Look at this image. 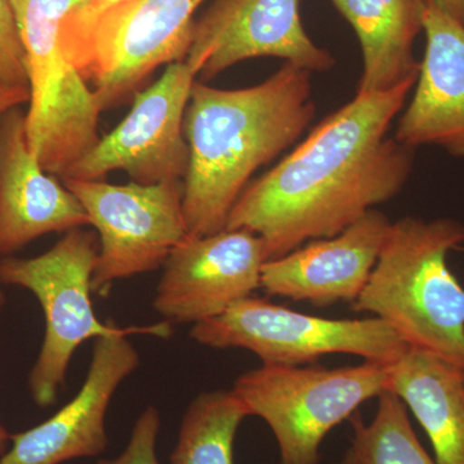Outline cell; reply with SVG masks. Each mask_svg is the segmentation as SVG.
Segmentation results:
<instances>
[{
	"instance_id": "1",
	"label": "cell",
	"mask_w": 464,
	"mask_h": 464,
	"mask_svg": "<svg viewBox=\"0 0 464 464\" xmlns=\"http://www.w3.org/2000/svg\"><path fill=\"white\" fill-rule=\"evenodd\" d=\"M417 79L386 92H356L246 186L226 228L257 234L270 261L306 241L335 237L393 199L413 170L414 149L389 137V130Z\"/></svg>"
},
{
	"instance_id": "2",
	"label": "cell",
	"mask_w": 464,
	"mask_h": 464,
	"mask_svg": "<svg viewBox=\"0 0 464 464\" xmlns=\"http://www.w3.org/2000/svg\"><path fill=\"white\" fill-rule=\"evenodd\" d=\"M314 118L311 72L293 63L240 90L195 81L183 123L190 150L182 200L188 235L225 230L250 177L297 141Z\"/></svg>"
},
{
	"instance_id": "3",
	"label": "cell",
	"mask_w": 464,
	"mask_h": 464,
	"mask_svg": "<svg viewBox=\"0 0 464 464\" xmlns=\"http://www.w3.org/2000/svg\"><path fill=\"white\" fill-rule=\"evenodd\" d=\"M463 244L457 219L392 222L353 310L380 317L409 347L464 368V286L448 265L449 253Z\"/></svg>"
},
{
	"instance_id": "4",
	"label": "cell",
	"mask_w": 464,
	"mask_h": 464,
	"mask_svg": "<svg viewBox=\"0 0 464 464\" xmlns=\"http://www.w3.org/2000/svg\"><path fill=\"white\" fill-rule=\"evenodd\" d=\"M9 3L25 57L27 141L43 169L63 179L101 139L99 101L63 48V21L76 0Z\"/></svg>"
},
{
	"instance_id": "5",
	"label": "cell",
	"mask_w": 464,
	"mask_h": 464,
	"mask_svg": "<svg viewBox=\"0 0 464 464\" xmlns=\"http://www.w3.org/2000/svg\"><path fill=\"white\" fill-rule=\"evenodd\" d=\"M387 365L343 368L264 365L244 372L232 391L250 415L264 420L279 448V464H319L334 427L386 390Z\"/></svg>"
},
{
	"instance_id": "6",
	"label": "cell",
	"mask_w": 464,
	"mask_h": 464,
	"mask_svg": "<svg viewBox=\"0 0 464 464\" xmlns=\"http://www.w3.org/2000/svg\"><path fill=\"white\" fill-rule=\"evenodd\" d=\"M99 250L96 235L75 228L35 257L0 258V283L32 292L44 314V340L29 374L30 395L42 408L56 401L81 344L128 329L103 324L94 314L92 293Z\"/></svg>"
},
{
	"instance_id": "7",
	"label": "cell",
	"mask_w": 464,
	"mask_h": 464,
	"mask_svg": "<svg viewBox=\"0 0 464 464\" xmlns=\"http://www.w3.org/2000/svg\"><path fill=\"white\" fill-rule=\"evenodd\" d=\"M190 337L217 350L243 348L258 356L264 365L280 366L313 364L332 353L387 365L409 348L380 317L325 319L252 295L219 316L195 324Z\"/></svg>"
},
{
	"instance_id": "8",
	"label": "cell",
	"mask_w": 464,
	"mask_h": 464,
	"mask_svg": "<svg viewBox=\"0 0 464 464\" xmlns=\"http://www.w3.org/2000/svg\"><path fill=\"white\" fill-rule=\"evenodd\" d=\"M206 0H127L97 21L72 63L102 111L133 100L155 70L185 60Z\"/></svg>"
},
{
	"instance_id": "9",
	"label": "cell",
	"mask_w": 464,
	"mask_h": 464,
	"mask_svg": "<svg viewBox=\"0 0 464 464\" xmlns=\"http://www.w3.org/2000/svg\"><path fill=\"white\" fill-rule=\"evenodd\" d=\"M78 198L99 234L93 292L102 295L112 284L151 273L166 264L188 237L183 215V181L111 185L63 179Z\"/></svg>"
},
{
	"instance_id": "10",
	"label": "cell",
	"mask_w": 464,
	"mask_h": 464,
	"mask_svg": "<svg viewBox=\"0 0 464 464\" xmlns=\"http://www.w3.org/2000/svg\"><path fill=\"white\" fill-rule=\"evenodd\" d=\"M197 76L185 60L167 65L157 82L134 94L121 124L101 137L63 181H99L112 170H124L141 185L183 181L190 159L183 123Z\"/></svg>"
},
{
	"instance_id": "11",
	"label": "cell",
	"mask_w": 464,
	"mask_h": 464,
	"mask_svg": "<svg viewBox=\"0 0 464 464\" xmlns=\"http://www.w3.org/2000/svg\"><path fill=\"white\" fill-rule=\"evenodd\" d=\"M170 324L130 326L127 331L97 338L82 389L50 420L14 433L0 464H63L100 456L108 448L106 415L116 390L140 365V355L128 335L167 338Z\"/></svg>"
},
{
	"instance_id": "12",
	"label": "cell",
	"mask_w": 464,
	"mask_h": 464,
	"mask_svg": "<svg viewBox=\"0 0 464 464\" xmlns=\"http://www.w3.org/2000/svg\"><path fill=\"white\" fill-rule=\"evenodd\" d=\"M301 0H216L195 21L185 61L201 81H209L243 61L282 58L313 72L335 65L331 52L308 35Z\"/></svg>"
},
{
	"instance_id": "13",
	"label": "cell",
	"mask_w": 464,
	"mask_h": 464,
	"mask_svg": "<svg viewBox=\"0 0 464 464\" xmlns=\"http://www.w3.org/2000/svg\"><path fill=\"white\" fill-rule=\"evenodd\" d=\"M266 262L264 240L255 232L188 235L163 265L152 304L168 323L207 322L261 288Z\"/></svg>"
},
{
	"instance_id": "14",
	"label": "cell",
	"mask_w": 464,
	"mask_h": 464,
	"mask_svg": "<svg viewBox=\"0 0 464 464\" xmlns=\"http://www.w3.org/2000/svg\"><path fill=\"white\" fill-rule=\"evenodd\" d=\"M391 225L384 213L369 210L341 234L313 240L266 262L261 288L268 295L314 306L353 304L368 284Z\"/></svg>"
},
{
	"instance_id": "15",
	"label": "cell",
	"mask_w": 464,
	"mask_h": 464,
	"mask_svg": "<svg viewBox=\"0 0 464 464\" xmlns=\"http://www.w3.org/2000/svg\"><path fill=\"white\" fill-rule=\"evenodd\" d=\"M91 226L78 198L45 172L26 136L25 114L0 116V258L51 232Z\"/></svg>"
},
{
	"instance_id": "16",
	"label": "cell",
	"mask_w": 464,
	"mask_h": 464,
	"mask_svg": "<svg viewBox=\"0 0 464 464\" xmlns=\"http://www.w3.org/2000/svg\"><path fill=\"white\" fill-rule=\"evenodd\" d=\"M423 32L426 51L395 139L411 149L435 146L464 158V24L429 0Z\"/></svg>"
},
{
	"instance_id": "17",
	"label": "cell",
	"mask_w": 464,
	"mask_h": 464,
	"mask_svg": "<svg viewBox=\"0 0 464 464\" xmlns=\"http://www.w3.org/2000/svg\"><path fill=\"white\" fill-rule=\"evenodd\" d=\"M386 390L411 409L438 464H464V368L409 347L387 364Z\"/></svg>"
},
{
	"instance_id": "18",
	"label": "cell",
	"mask_w": 464,
	"mask_h": 464,
	"mask_svg": "<svg viewBox=\"0 0 464 464\" xmlns=\"http://www.w3.org/2000/svg\"><path fill=\"white\" fill-rule=\"evenodd\" d=\"M356 33L362 54L359 93L386 92L420 74L413 56L429 0H332Z\"/></svg>"
},
{
	"instance_id": "19",
	"label": "cell",
	"mask_w": 464,
	"mask_h": 464,
	"mask_svg": "<svg viewBox=\"0 0 464 464\" xmlns=\"http://www.w3.org/2000/svg\"><path fill=\"white\" fill-rule=\"evenodd\" d=\"M248 408L232 390L203 392L183 414L170 464H234V442Z\"/></svg>"
},
{
	"instance_id": "20",
	"label": "cell",
	"mask_w": 464,
	"mask_h": 464,
	"mask_svg": "<svg viewBox=\"0 0 464 464\" xmlns=\"http://www.w3.org/2000/svg\"><path fill=\"white\" fill-rule=\"evenodd\" d=\"M373 420L365 424L357 414L353 423V445L360 464H438L429 456L409 420L408 408L392 391L378 396Z\"/></svg>"
},
{
	"instance_id": "21",
	"label": "cell",
	"mask_w": 464,
	"mask_h": 464,
	"mask_svg": "<svg viewBox=\"0 0 464 464\" xmlns=\"http://www.w3.org/2000/svg\"><path fill=\"white\" fill-rule=\"evenodd\" d=\"M0 82L27 87L25 57L9 0H0Z\"/></svg>"
},
{
	"instance_id": "22",
	"label": "cell",
	"mask_w": 464,
	"mask_h": 464,
	"mask_svg": "<svg viewBox=\"0 0 464 464\" xmlns=\"http://www.w3.org/2000/svg\"><path fill=\"white\" fill-rule=\"evenodd\" d=\"M160 430V414L155 406H148L134 423L127 448L114 459H102L97 464H160L157 456V441Z\"/></svg>"
},
{
	"instance_id": "23",
	"label": "cell",
	"mask_w": 464,
	"mask_h": 464,
	"mask_svg": "<svg viewBox=\"0 0 464 464\" xmlns=\"http://www.w3.org/2000/svg\"><path fill=\"white\" fill-rule=\"evenodd\" d=\"M127 0H76L63 25V43L72 61L82 45L103 14Z\"/></svg>"
},
{
	"instance_id": "24",
	"label": "cell",
	"mask_w": 464,
	"mask_h": 464,
	"mask_svg": "<svg viewBox=\"0 0 464 464\" xmlns=\"http://www.w3.org/2000/svg\"><path fill=\"white\" fill-rule=\"evenodd\" d=\"M25 102H29V87L0 82V116Z\"/></svg>"
},
{
	"instance_id": "25",
	"label": "cell",
	"mask_w": 464,
	"mask_h": 464,
	"mask_svg": "<svg viewBox=\"0 0 464 464\" xmlns=\"http://www.w3.org/2000/svg\"><path fill=\"white\" fill-rule=\"evenodd\" d=\"M440 8L447 11L451 16L456 17L464 24V0H433Z\"/></svg>"
},
{
	"instance_id": "26",
	"label": "cell",
	"mask_w": 464,
	"mask_h": 464,
	"mask_svg": "<svg viewBox=\"0 0 464 464\" xmlns=\"http://www.w3.org/2000/svg\"><path fill=\"white\" fill-rule=\"evenodd\" d=\"M11 433H9L8 430L0 422V457L8 450L9 444H11Z\"/></svg>"
},
{
	"instance_id": "27",
	"label": "cell",
	"mask_w": 464,
	"mask_h": 464,
	"mask_svg": "<svg viewBox=\"0 0 464 464\" xmlns=\"http://www.w3.org/2000/svg\"><path fill=\"white\" fill-rule=\"evenodd\" d=\"M333 464H360L359 459H357L355 451H353V448L348 449L347 453L344 454V457L342 458L341 460Z\"/></svg>"
},
{
	"instance_id": "28",
	"label": "cell",
	"mask_w": 464,
	"mask_h": 464,
	"mask_svg": "<svg viewBox=\"0 0 464 464\" xmlns=\"http://www.w3.org/2000/svg\"><path fill=\"white\" fill-rule=\"evenodd\" d=\"M5 292H3V289L0 288V315H2L3 308H5Z\"/></svg>"
}]
</instances>
